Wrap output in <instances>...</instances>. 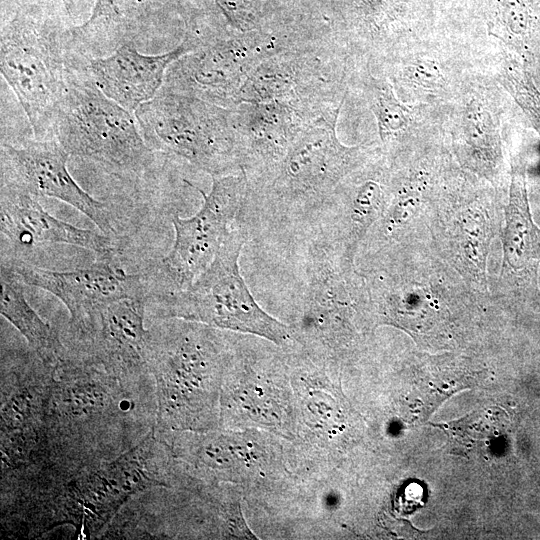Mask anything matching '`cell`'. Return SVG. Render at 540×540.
Segmentation results:
<instances>
[{
    "label": "cell",
    "instance_id": "obj_1",
    "mask_svg": "<svg viewBox=\"0 0 540 540\" xmlns=\"http://www.w3.org/2000/svg\"><path fill=\"white\" fill-rule=\"evenodd\" d=\"M180 479L170 445L153 427L114 459L34 473L5 502L3 527L10 538H39L61 526L73 527L81 538H101L131 499L175 487Z\"/></svg>",
    "mask_w": 540,
    "mask_h": 540
},
{
    "label": "cell",
    "instance_id": "obj_2",
    "mask_svg": "<svg viewBox=\"0 0 540 540\" xmlns=\"http://www.w3.org/2000/svg\"><path fill=\"white\" fill-rule=\"evenodd\" d=\"M343 104L310 118L277 161L244 172L248 189L236 225L248 241L294 255L317 233L337 186L377 154L340 142L336 127Z\"/></svg>",
    "mask_w": 540,
    "mask_h": 540
},
{
    "label": "cell",
    "instance_id": "obj_3",
    "mask_svg": "<svg viewBox=\"0 0 540 540\" xmlns=\"http://www.w3.org/2000/svg\"><path fill=\"white\" fill-rule=\"evenodd\" d=\"M155 420V397L129 393L100 365L68 349L54 368L48 464L77 468L114 459L141 441Z\"/></svg>",
    "mask_w": 540,
    "mask_h": 540
},
{
    "label": "cell",
    "instance_id": "obj_4",
    "mask_svg": "<svg viewBox=\"0 0 540 540\" xmlns=\"http://www.w3.org/2000/svg\"><path fill=\"white\" fill-rule=\"evenodd\" d=\"M240 347L225 330L179 318L148 329L158 437L216 429L222 383Z\"/></svg>",
    "mask_w": 540,
    "mask_h": 540
},
{
    "label": "cell",
    "instance_id": "obj_5",
    "mask_svg": "<svg viewBox=\"0 0 540 540\" xmlns=\"http://www.w3.org/2000/svg\"><path fill=\"white\" fill-rule=\"evenodd\" d=\"M78 58L70 29L47 16L21 8L2 22L0 71L35 139L53 137L56 112Z\"/></svg>",
    "mask_w": 540,
    "mask_h": 540
},
{
    "label": "cell",
    "instance_id": "obj_6",
    "mask_svg": "<svg viewBox=\"0 0 540 540\" xmlns=\"http://www.w3.org/2000/svg\"><path fill=\"white\" fill-rule=\"evenodd\" d=\"M294 256L302 278L300 315L291 326L295 341L313 360L334 362L351 344L353 318L371 314L365 279L319 232Z\"/></svg>",
    "mask_w": 540,
    "mask_h": 540
},
{
    "label": "cell",
    "instance_id": "obj_7",
    "mask_svg": "<svg viewBox=\"0 0 540 540\" xmlns=\"http://www.w3.org/2000/svg\"><path fill=\"white\" fill-rule=\"evenodd\" d=\"M53 137L70 156L92 160L125 178H142L156 164L155 151L143 138L134 113L102 93L83 58L69 74Z\"/></svg>",
    "mask_w": 540,
    "mask_h": 540
},
{
    "label": "cell",
    "instance_id": "obj_8",
    "mask_svg": "<svg viewBox=\"0 0 540 540\" xmlns=\"http://www.w3.org/2000/svg\"><path fill=\"white\" fill-rule=\"evenodd\" d=\"M246 242V234L235 224L212 262L188 288L150 301L158 318L199 322L290 347L295 342L291 326L258 304L241 275L239 258Z\"/></svg>",
    "mask_w": 540,
    "mask_h": 540
},
{
    "label": "cell",
    "instance_id": "obj_9",
    "mask_svg": "<svg viewBox=\"0 0 540 540\" xmlns=\"http://www.w3.org/2000/svg\"><path fill=\"white\" fill-rule=\"evenodd\" d=\"M134 115L154 151L182 158L210 176L241 171L231 108L162 87Z\"/></svg>",
    "mask_w": 540,
    "mask_h": 540
},
{
    "label": "cell",
    "instance_id": "obj_10",
    "mask_svg": "<svg viewBox=\"0 0 540 540\" xmlns=\"http://www.w3.org/2000/svg\"><path fill=\"white\" fill-rule=\"evenodd\" d=\"M320 35L268 24L250 31L199 34V43L170 65L163 87L231 108L251 72L263 61Z\"/></svg>",
    "mask_w": 540,
    "mask_h": 540
},
{
    "label": "cell",
    "instance_id": "obj_11",
    "mask_svg": "<svg viewBox=\"0 0 540 540\" xmlns=\"http://www.w3.org/2000/svg\"><path fill=\"white\" fill-rule=\"evenodd\" d=\"M211 178L209 193L184 179L200 193L203 202L191 217L173 214L175 237L172 247L143 274L148 302L188 288L212 262L235 225L247 195L244 171Z\"/></svg>",
    "mask_w": 540,
    "mask_h": 540
},
{
    "label": "cell",
    "instance_id": "obj_12",
    "mask_svg": "<svg viewBox=\"0 0 540 540\" xmlns=\"http://www.w3.org/2000/svg\"><path fill=\"white\" fill-rule=\"evenodd\" d=\"M55 365L29 347L1 348V476L48 464L47 419Z\"/></svg>",
    "mask_w": 540,
    "mask_h": 540
},
{
    "label": "cell",
    "instance_id": "obj_13",
    "mask_svg": "<svg viewBox=\"0 0 540 540\" xmlns=\"http://www.w3.org/2000/svg\"><path fill=\"white\" fill-rule=\"evenodd\" d=\"M336 43L327 35L281 52L259 64L237 92L241 103L285 102L301 107H327L345 101L344 69Z\"/></svg>",
    "mask_w": 540,
    "mask_h": 540
},
{
    "label": "cell",
    "instance_id": "obj_14",
    "mask_svg": "<svg viewBox=\"0 0 540 540\" xmlns=\"http://www.w3.org/2000/svg\"><path fill=\"white\" fill-rule=\"evenodd\" d=\"M146 298L114 301L76 327L67 328V348L100 365L129 393L155 397L148 359Z\"/></svg>",
    "mask_w": 540,
    "mask_h": 540
},
{
    "label": "cell",
    "instance_id": "obj_15",
    "mask_svg": "<svg viewBox=\"0 0 540 540\" xmlns=\"http://www.w3.org/2000/svg\"><path fill=\"white\" fill-rule=\"evenodd\" d=\"M69 154L54 138L1 144V184L36 197L55 198L88 217L104 234L116 237L106 205L87 193L70 174Z\"/></svg>",
    "mask_w": 540,
    "mask_h": 540
},
{
    "label": "cell",
    "instance_id": "obj_16",
    "mask_svg": "<svg viewBox=\"0 0 540 540\" xmlns=\"http://www.w3.org/2000/svg\"><path fill=\"white\" fill-rule=\"evenodd\" d=\"M7 265L25 284L57 297L70 314L68 327H76L110 303L124 298H146L142 274H128L113 259H97L87 267L54 271L22 258L4 257Z\"/></svg>",
    "mask_w": 540,
    "mask_h": 540
},
{
    "label": "cell",
    "instance_id": "obj_17",
    "mask_svg": "<svg viewBox=\"0 0 540 540\" xmlns=\"http://www.w3.org/2000/svg\"><path fill=\"white\" fill-rule=\"evenodd\" d=\"M376 157L337 186L317 231L351 264L360 242L381 217L389 199L386 176Z\"/></svg>",
    "mask_w": 540,
    "mask_h": 540
},
{
    "label": "cell",
    "instance_id": "obj_18",
    "mask_svg": "<svg viewBox=\"0 0 540 540\" xmlns=\"http://www.w3.org/2000/svg\"><path fill=\"white\" fill-rule=\"evenodd\" d=\"M198 43L195 31L187 30L181 42L166 53L144 54L137 46L125 44L105 56L84 58V65L104 95L134 113L158 94L170 65Z\"/></svg>",
    "mask_w": 540,
    "mask_h": 540
},
{
    "label": "cell",
    "instance_id": "obj_19",
    "mask_svg": "<svg viewBox=\"0 0 540 540\" xmlns=\"http://www.w3.org/2000/svg\"><path fill=\"white\" fill-rule=\"evenodd\" d=\"M0 198L1 234L14 246L61 243L89 250L97 259L116 258L115 238L56 218L42 207L38 197L1 184Z\"/></svg>",
    "mask_w": 540,
    "mask_h": 540
},
{
    "label": "cell",
    "instance_id": "obj_20",
    "mask_svg": "<svg viewBox=\"0 0 540 540\" xmlns=\"http://www.w3.org/2000/svg\"><path fill=\"white\" fill-rule=\"evenodd\" d=\"M329 107H301L278 101L232 107L241 170L247 174L277 161L305 123Z\"/></svg>",
    "mask_w": 540,
    "mask_h": 540
},
{
    "label": "cell",
    "instance_id": "obj_21",
    "mask_svg": "<svg viewBox=\"0 0 540 540\" xmlns=\"http://www.w3.org/2000/svg\"><path fill=\"white\" fill-rule=\"evenodd\" d=\"M167 0H96L88 19L71 28L75 52L83 58L112 53L125 44H137L157 24Z\"/></svg>",
    "mask_w": 540,
    "mask_h": 540
},
{
    "label": "cell",
    "instance_id": "obj_22",
    "mask_svg": "<svg viewBox=\"0 0 540 540\" xmlns=\"http://www.w3.org/2000/svg\"><path fill=\"white\" fill-rule=\"evenodd\" d=\"M0 312L25 338L28 347L45 363L58 364L68 353L58 331L47 323L27 301L25 285L1 263Z\"/></svg>",
    "mask_w": 540,
    "mask_h": 540
},
{
    "label": "cell",
    "instance_id": "obj_23",
    "mask_svg": "<svg viewBox=\"0 0 540 540\" xmlns=\"http://www.w3.org/2000/svg\"><path fill=\"white\" fill-rule=\"evenodd\" d=\"M540 259V229L530 211L525 168L513 164L509 199L505 208L503 268L514 273L528 271Z\"/></svg>",
    "mask_w": 540,
    "mask_h": 540
},
{
    "label": "cell",
    "instance_id": "obj_24",
    "mask_svg": "<svg viewBox=\"0 0 540 540\" xmlns=\"http://www.w3.org/2000/svg\"><path fill=\"white\" fill-rule=\"evenodd\" d=\"M462 131L465 146L471 159L483 171L493 170L501 156L498 123L490 109L479 100L466 106Z\"/></svg>",
    "mask_w": 540,
    "mask_h": 540
},
{
    "label": "cell",
    "instance_id": "obj_25",
    "mask_svg": "<svg viewBox=\"0 0 540 540\" xmlns=\"http://www.w3.org/2000/svg\"><path fill=\"white\" fill-rule=\"evenodd\" d=\"M363 83L370 109L377 121L381 141L389 145L407 130L411 120L410 110L397 99L391 84L387 81L368 74Z\"/></svg>",
    "mask_w": 540,
    "mask_h": 540
},
{
    "label": "cell",
    "instance_id": "obj_26",
    "mask_svg": "<svg viewBox=\"0 0 540 540\" xmlns=\"http://www.w3.org/2000/svg\"><path fill=\"white\" fill-rule=\"evenodd\" d=\"M499 80L540 135V91L529 72L520 63L507 61Z\"/></svg>",
    "mask_w": 540,
    "mask_h": 540
},
{
    "label": "cell",
    "instance_id": "obj_27",
    "mask_svg": "<svg viewBox=\"0 0 540 540\" xmlns=\"http://www.w3.org/2000/svg\"><path fill=\"white\" fill-rule=\"evenodd\" d=\"M503 36L515 47H525L536 27L532 0H499Z\"/></svg>",
    "mask_w": 540,
    "mask_h": 540
},
{
    "label": "cell",
    "instance_id": "obj_28",
    "mask_svg": "<svg viewBox=\"0 0 540 540\" xmlns=\"http://www.w3.org/2000/svg\"><path fill=\"white\" fill-rule=\"evenodd\" d=\"M228 24L245 32L265 25L260 0H214Z\"/></svg>",
    "mask_w": 540,
    "mask_h": 540
},
{
    "label": "cell",
    "instance_id": "obj_29",
    "mask_svg": "<svg viewBox=\"0 0 540 540\" xmlns=\"http://www.w3.org/2000/svg\"><path fill=\"white\" fill-rule=\"evenodd\" d=\"M403 78L411 84L434 89L445 84L439 64L431 59L420 58L409 63L402 70Z\"/></svg>",
    "mask_w": 540,
    "mask_h": 540
},
{
    "label": "cell",
    "instance_id": "obj_30",
    "mask_svg": "<svg viewBox=\"0 0 540 540\" xmlns=\"http://www.w3.org/2000/svg\"><path fill=\"white\" fill-rule=\"evenodd\" d=\"M366 16H379L389 10L395 0H354Z\"/></svg>",
    "mask_w": 540,
    "mask_h": 540
},
{
    "label": "cell",
    "instance_id": "obj_31",
    "mask_svg": "<svg viewBox=\"0 0 540 540\" xmlns=\"http://www.w3.org/2000/svg\"><path fill=\"white\" fill-rule=\"evenodd\" d=\"M61 1H62V3H63L64 7L66 8V10H68V6H67L66 0H61Z\"/></svg>",
    "mask_w": 540,
    "mask_h": 540
}]
</instances>
